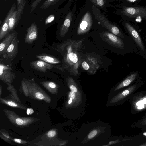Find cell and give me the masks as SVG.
Returning <instances> with one entry per match:
<instances>
[{
    "label": "cell",
    "instance_id": "8992f818",
    "mask_svg": "<svg viewBox=\"0 0 146 146\" xmlns=\"http://www.w3.org/2000/svg\"><path fill=\"white\" fill-rule=\"evenodd\" d=\"M26 1H23L9 18V33L18 25L23 12Z\"/></svg>",
    "mask_w": 146,
    "mask_h": 146
},
{
    "label": "cell",
    "instance_id": "6da1fadb",
    "mask_svg": "<svg viewBox=\"0 0 146 146\" xmlns=\"http://www.w3.org/2000/svg\"><path fill=\"white\" fill-rule=\"evenodd\" d=\"M76 34L81 35L88 33L95 25H100L94 14L92 5L86 1L80 8L74 23Z\"/></svg>",
    "mask_w": 146,
    "mask_h": 146
},
{
    "label": "cell",
    "instance_id": "4dcf8cb0",
    "mask_svg": "<svg viewBox=\"0 0 146 146\" xmlns=\"http://www.w3.org/2000/svg\"><path fill=\"white\" fill-rule=\"evenodd\" d=\"M143 105L141 102V101L138 102L136 104V105L137 106H139L141 105Z\"/></svg>",
    "mask_w": 146,
    "mask_h": 146
},
{
    "label": "cell",
    "instance_id": "e0dca14e",
    "mask_svg": "<svg viewBox=\"0 0 146 146\" xmlns=\"http://www.w3.org/2000/svg\"><path fill=\"white\" fill-rule=\"evenodd\" d=\"M137 75V73H135L129 75L116 87L115 90H117L129 85L135 80Z\"/></svg>",
    "mask_w": 146,
    "mask_h": 146
},
{
    "label": "cell",
    "instance_id": "74e56055",
    "mask_svg": "<svg viewBox=\"0 0 146 146\" xmlns=\"http://www.w3.org/2000/svg\"><path fill=\"white\" fill-rule=\"evenodd\" d=\"M144 135H146V133H145L144 134Z\"/></svg>",
    "mask_w": 146,
    "mask_h": 146
},
{
    "label": "cell",
    "instance_id": "3957f363",
    "mask_svg": "<svg viewBox=\"0 0 146 146\" xmlns=\"http://www.w3.org/2000/svg\"><path fill=\"white\" fill-rule=\"evenodd\" d=\"M115 13L120 16L121 19L127 21L137 19L146 20V7L126 5L121 3L115 5Z\"/></svg>",
    "mask_w": 146,
    "mask_h": 146
},
{
    "label": "cell",
    "instance_id": "e575fe53",
    "mask_svg": "<svg viewBox=\"0 0 146 146\" xmlns=\"http://www.w3.org/2000/svg\"><path fill=\"white\" fill-rule=\"evenodd\" d=\"M110 3H113L118 1V0H108Z\"/></svg>",
    "mask_w": 146,
    "mask_h": 146
},
{
    "label": "cell",
    "instance_id": "9a60e30c",
    "mask_svg": "<svg viewBox=\"0 0 146 146\" xmlns=\"http://www.w3.org/2000/svg\"><path fill=\"white\" fill-rule=\"evenodd\" d=\"M17 34L16 31L9 33L4 38L0 44V54L3 55L11 43L15 36Z\"/></svg>",
    "mask_w": 146,
    "mask_h": 146
},
{
    "label": "cell",
    "instance_id": "484cf974",
    "mask_svg": "<svg viewBox=\"0 0 146 146\" xmlns=\"http://www.w3.org/2000/svg\"><path fill=\"white\" fill-rule=\"evenodd\" d=\"M76 0H68L67 3L66 4L65 7V10L66 12L69 10L70 8L71 7L73 3Z\"/></svg>",
    "mask_w": 146,
    "mask_h": 146
},
{
    "label": "cell",
    "instance_id": "8fae6325",
    "mask_svg": "<svg viewBox=\"0 0 146 146\" xmlns=\"http://www.w3.org/2000/svg\"><path fill=\"white\" fill-rule=\"evenodd\" d=\"M19 43V40L17 35L14 37L5 54L3 55V57L5 58L13 59L18 54Z\"/></svg>",
    "mask_w": 146,
    "mask_h": 146
},
{
    "label": "cell",
    "instance_id": "d6a6232c",
    "mask_svg": "<svg viewBox=\"0 0 146 146\" xmlns=\"http://www.w3.org/2000/svg\"><path fill=\"white\" fill-rule=\"evenodd\" d=\"M23 0H17V5L18 6L20 4L21 2Z\"/></svg>",
    "mask_w": 146,
    "mask_h": 146
},
{
    "label": "cell",
    "instance_id": "cb8c5ba5",
    "mask_svg": "<svg viewBox=\"0 0 146 146\" xmlns=\"http://www.w3.org/2000/svg\"><path fill=\"white\" fill-rule=\"evenodd\" d=\"M121 3L126 5H130L132 4L138 2L139 0H119Z\"/></svg>",
    "mask_w": 146,
    "mask_h": 146
},
{
    "label": "cell",
    "instance_id": "7c38bea8",
    "mask_svg": "<svg viewBox=\"0 0 146 146\" xmlns=\"http://www.w3.org/2000/svg\"><path fill=\"white\" fill-rule=\"evenodd\" d=\"M27 33L25 38V43H32L37 38L38 30L36 23L34 22L27 29Z\"/></svg>",
    "mask_w": 146,
    "mask_h": 146
},
{
    "label": "cell",
    "instance_id": "83f0119b",
    "mask_svg": "<svg viewBox=\"0 0 146 146\" xmlns=\"http://www.w3.org/2000/svg\"><path fill=\"white\" fill-rule=\"evenodd\" d=\"M56 134V133L54 130H51L48 132L47 135L48 137L51 138L55 136Z\"/></svg>",
    "mask_w": 146,
    "mask_h": 146
},
{
    "label": "cell",
    "instance_id": "1f68e13d",
    "mask_svg": "<svg viewBox=\"0 0 146 146\" xmlns=\"http://www.w3.org/2000/svg\"><path fill=\"white\" fill-rule=\"evenodd\" d=\"M144 107V105H140L138 107H137V108L139 110H141Z\"/></svg>",
    "mask_w": 146,
    "mask_h": 146
},
{
    "label": "cell",
    "instance_id": "9c48e42d",
    "mask_svg": "<svg viewBox=\"0 0 146 146\" xmlns=\"http://www.w3.org/2000/svg\"><path fill=\"white\" fill-rule=\"evenodd\" d=\"M13 70L10 67L0 64V79L7 83L12 82L16 78V74L11 71Z\"/></svg>",
    "mask_w": 146,
    "mask_h": 146
},
{
    "label": "cell",
    "instance_id": "ba28073f",
    "mask_svg": "<svg viewBox=\"0 0 146 146\" xmlns=\"http://www.w3.org/2000/svg\"><path fill=\"white\" fill-rule=\"evenodd\" d=\"M7 116L9 119L17 126H25L31 123L34 121L33 118L19 117L14 112L10 111H6Z\"/></svg>",
    "mask_w": 146,
    "mask_h": 146
},
{
    "label": "cell",
    "instance_id": "52a82bcc",
    "mask_svg": "<svg viewBox=\"0 0 146 146\" xmlns=\"http://www.w3.org/2000/svg\"><path fill=\"white\" fill-rule=\"evenodd\" d=\"M120 22L134 39L138 46L143 51L145 50L141 39L137 30L128 21L121 19Z\"/></svg>",
    "mask_w": 146,
    "mask_h": 146
},
{
    "label": "cell",
    "instance_id": "44dd1931",
    "mask_svg": "<svg viewBox=\"0 0 146 146\" xmlns=\"http://www.w3.org/2000/svg\"><path fill=\"white\" fill-rule=\"evenodd\" d=\"M135 86H133L129 88L128 89H127L124 90L121 94H119L118 96H117L114 98L112 101L114 102L116 101L117 100L121 99L123 97L127 96L129 94V90L135 87Z\"/></svg>",
    "mask_w": 146,
    "mask_h": 146
},
{
    "label": "cell",
    "instance_id": "8d00e7d4",
    "mask_svg": "<svg viewBox=\"0 0 146 146\" xmlns=\"http://www.w3.org/2000/svg\"><path fill=\"white\" fill-rule=\"evenodd\" d=\"M1 20L0 21V25H1Z\"/></svg>",
    "mask_w": 146,
    "mask_h": 146
},
{
    "label": "cell",
    "instance_id": "d590c367",
    "mask_svg": "<svg viewBox=\"0 0 146 146\" xmlns=\"http://www.w3.org/2000/svg\"><path fill=\"white\" fill-rule=\"evenodd\" d=\"M72 99L70 98V100H69L68 101V104H70L72 103Z\"/></svg>",
    "mask_w": 146,
    "mask_h": 146
},
{
    "label": "cell",
    "instance_id": "d6986e66",
    "mask_svg": "<svg viewBox=\"0 0 146 146\" xmlns=\"http://www.w3.org/2000/svg\"><path fill=\"white\" fill-rule=\"evenodd\" d=\"M40 83L45 88L50 91L56 90L57 88L56 84L52 82L46 81L41 82Z\"/></svg>",
    "mask_w": 146,
    "mask_h": 146
},
{
    "label": "cell",
    "instance_id": "836d02e7",
    "mask_svg": "<svg viewBox=\"0 0 146 146\" xmlns=\"http://www.w3.org/2000/svg\"><path fill=\"white\" fill-rule=\"evenodd\" d=\"M143 105L146 103V98H144L141 101Z\"/></svg>",
    "mask_w": 146,
    "mask_h": 146
},
{
    "label": "cell",
    "instance_id": "5b68a950",
    "mask_svg": "<svg viewBox=\"0 0 146 146\" xmlns=\"http://www.w3.org/2000/svg\"><path fill=\"white\" fill-rule=\"evenodd\" d=\"M100 35L104 40L108 44L121 49L124 48L123 42L117 36L108 30L101 32Z\"/></svg>",
    "mask_w": 146,
    "mask_h": 146
},
{
    "label": "cell",
    "instance_id": "4fadbf2b",
    "mask_svg": "<svg viewBox=\"0 0 146 146\" xmlns=\"http://www.w3.org/2000/svg\"><path fill=\"white\" fill-rule=\"evenodd\" d=\"M29 65L33 68L43 73L46 72L47 70L51 69L53 67L52 64L41 60L32 61Z\"/></svg>",
    "mask_w": 146,
    "mask_h": 146
},
{
    "label": "cell",
    "instance_id": "7a4b0ae2",
    "mask_svg": "<svg viewBox=\"0 0 146 146\" xmlns=\"http://www.w3.org/2000/svg\"><path fill=\"white\" fill-rule=\"evenodd\" d=\"M82 43L81 40H68L62 46L65 53L63 56L65 67L71 75L76 76L78 73L79 62L77 51Z\"/></svg>",
    "mask_w": 146,
    "mask_h": 146
},
{
    "label": "cell",
    "instance_id": "f1b7e54d",
    "mask_svg": "<svg viewBox=\"0 0 146 146\" xmlns=\"http://www.w3.org/2000/svg\"><path fill=\"white\" fill-rule=\"evenodd\" d=\"M76 95L74 92L71 91L69 94V96L70 99L72 100L74 99Z\"/></svg>",
    "mask_w": 146,
    "mask_h": 146
},
{
    "label": "cell",
    "instance_id": "2e32d148",
    "mask_svg": "<svg viewBox=\"0 0 146 146\" xmlns=\"http://www.w3.org/2000/svg\"><path fill=\"white\" fill-rule=\"evenodd\" d=\"M82 66L85 70L90 73H92L96 70L98 65L97 61L94 58H89L82 63Z\"/></svg>",
    "mask_w": 146,
    "mask_h": 146
},
{
    "label": "cell",
    "instance_id": "f546056e",
    "mask_svg": "<svg viewBox=\"0 0 146 146\" xmlns=\"http://www.w3.org/2000/svg\"><path fill=\"white\" fill-rule=\"evenodd\" d=\"M13 141L19 144L23 142V141H22V140H21L20 139L17 138H15L13 139Z\"/></svg>",
    "mask_w": 146,
    "mask_h": 146
},
{
    "label": "cell",
    "instance_id": "30bf717a",
    "mask_svg": "<svg viewBox=\"0 0 146 146\" xmlns=\"http://www.w3.org/2000/svg\"><path fill=\"white\" fill-rule=\"evenodd\" d=\"M16 9V4L15 3H14L10 9L0 29V41L9 33V19L10 17Z\"/></svg>",
    "mask_w": 146,
    "mask_h": 146
},
{
    "label": "cell",
    "instance_id": "f35d334b",
    "mask_svg": "<svg viewBox=\"0 0 146 146\" xmlns=\"http://www.w3.org/2000/svg\"><path fill=\"white\" fill-rule=\"evenodd\" d=\"M4 0V1H6V0Z\"/></svg>",
    "mask_w": 146,
    "mask_h": 146
},
{
    "label": "cell",
    "instance_id": "277c9868",
    "mask_svg": "<svg viewBox=\"0 0 146 146\" xmlns=\"http://www.w3.org/2000/svg\"><path fill=\"white\" fill-rule=\"evenodd\" d=\"M93 12L99 25L104 29L120 38L124 36L121 32L117 23L110 21L101 10L92 5Z\"/></svg>",
    "mask_w": 146,
    "mask_h": 146
},
{
    "label": "cell",
    "instance_id": "603a6c76",
    "mask_svg": "<svg viewBox=\"0 0 146 146\" xmlns=\"http://www.w3.org/2000/svg\"><path fill=\"white\" fill-rule=\"evenodd\" d=\"M55 17V15L52 14L49 15L46 19L45 22V25H46L53 21Z\"/></svg>",
    "mask_w": 146,
    "mask_h": 146
},
{
    "label": "cell",
    "instance_id": "5bb4252c",
    "mask_svg": "<svg viewBox=\"0 0 146 146\" xmlns=\"http://www.w3.org/2000/svg\"><path fill=\"white\" fill-rule=\"evenodd\" d=\"M102 10L105 13L107 12V7H110L116 9L115 6L111 4L108 0H85Z\"/></svg>",
    "mask_w": 146,
    "mask_h": 146
},
{
    "label": "cell",
    "instance_id": "7402d4cb",
    "mask_svg": "<svg viewBox=\"0 0 146 146\" xmlns=\"http://www.w3.org/2000/svg\"><path fill=\"white\" fill-rule=\"evenodd\" d=\"M0 100L2 103H4L10 106L13 107L20 108H23V107H21L20 105L13 101L6 100L3 99H1V98Z\"/></svg>",
    "mask_w": 146,
    "mask_h": 146
},
{
    "label": "cell",
    "instance_id": "d4e9b609",
    "mask_svg": "<svg viewBox=\"0 0 146 146\" xmlns=\"http://www.w3.org/2000/svg\"><path fill=\"white\" fill-rule=\"evenodd\" d=\"M42 0H35L31 4L30 13H31L34 10L37 5Z\"/></svg>",
    "mask_w": 146,
    "mask_h": 146
},
{
    "label": "cell",
    "instance_id": "ffe728a7",
    "mask_svg": "<svg viewBox=\"0 0 146 146\" xmlns=\"http://www.w3.org/2000/svg\"><path fill=\"white\" fill-rule=\"evenodd\" d=\"M65 0H46L40 7L42 9H46L50 6L55 5L59 2Z\"/></svg>",
    "mask_w": 146,
    "mask_h": 146
},
{
    "label": "cell",
    "instance_id": "ac0fdd59",
    "mask_svg": "<svg viewBox=\"0 0 146 146\" xmlns=\"http://www.w3.org/2000/svg\"><path fill=\"white\" fill-rule=\"evenodd\" d=\"M36 57L38 59L48 63L51 64H57L60 63V61L57 58L47 55H37Z\"/></svg>",
    "mask_w": 146,
    "mask_h": 146
},
{
    "label": "cell",
    "instance_id": "4316f807",
    "mask_svg": "<svg viewBox=\"0 0 146 146\" xmlns=\"http://www.w3.org/2000/svg\"><path fill=\"white\" fill-rule=\"evenodd\" d=\"M97 131L96 130H94L92 131L88 134V137L91 139L94 137L97 134Z\"/></svg>",
    "mask_w": 146,
    "mask_h": 146
}]
</instances>
